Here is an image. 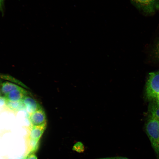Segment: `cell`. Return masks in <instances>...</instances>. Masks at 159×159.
Here are the masks:
<instances>
[{"mask_svg": "<svg viewBox=\"0 0 159 159\" xmlns=\"http://www.w3.org/2000/svg\"><path fill=\"white\" fill-rule=\"evenodd\" d=\"M1 94V92L0 90V96Z\"/></svg>", "mask_w": 159, "mask_h": 159, "instance_id": "obj_21", "label": "cell"}, {"mask_svg": "<svg viewBox=\"0 0 159 159\" xmlns=\"http://www.w3.org/2000/svg\"><path fill=\"white\" fill-rule=\"evenodd\" d=\"M46 126V123L38 125L30 124L26 128L27 134L25 139L39 141L45 130Z\"/></svg>", "mask_w": 159, "mask_h": 159, "instance_id": "obj_4", "label": "cell"}, {"mask_svg": "<svg viewBox=\"0 0 159 159\" xmlns=\"http://www.w3.org/2000/svg\"><path fill=\"white\" fill-rule=\"evenodd\" d=\"M130 1L138 9L146 15H152L159 9V0Z\"/></svg>", "mask_w": 159, "mask_h": 159, "instance_id": "obj_3", "label": "cell"}, {"mask_svg": "<svg viewBox=\"0 0 159 159\" xmlns=\"http://www.w3.org/2000/svg\"><path fill=\"white\" fill-rule=\"evenodd\" d=\"M154 100H156V102L159 105V95L157 96Z\"/></svg>", "mask_w": 159, "mask_h": 159, "instance_id": "obj_17", "label": "cell"}, {"mask_svg": "<svg viewBox=\"0 0 159 159\" xmlns=\"http://www.w3.org/2000/svg\"><path fill=\"white\" fill-rule=\"evenodd\" d=\"M145 130L153 148L159 155V120L149 117L145 124Z\"/></svg>", "mask_w": 159, "mask_h": 159, "instance_id": "obj_1", "label": "cell"}, {"mask_svg": "<svg viewBox=\"0 0 159 159\" xmlns=\"http://www.w3.org/2000/svg\"><path fill=\"white\" fill-rule=\"evenodd\" d=\"M6 99L4 97L0 96V109L6 107Z\"/></svg>", "mask_w": 159, "mask_h": 159, "instance_id": "obj_14", "label": "cell"}, {"mask_svg": "<svg viewBox=\"0 0 159 159\" xmlns=\"http://www.w3.org/2000/svg\"><path fill=\"white\" fill-rule=\"evenodd\" d=\"M100 159H113V158H102Z\"/></svg>", "mask_w": 159, "mask_h": 159, "instance_id": "obj_19", "label": "cell"}, {"mask_svg": "<svg viewBox=\"0 0 159 159\" xmlns=\"http://www.w3.org/2000/svg\"><path fill=\"white\" fill-rule=\"evenodd\" d=\"M27 156H25L22 159H26V157Z\"/></svg>", "mask_w": 159, "mask_h": 159, "instance_id": "obj_20", "label": "cell"}, {"mask_svg": "<svg viewBox=\"0 0 159 159\" xmlns=\"http://www.w3.org/2000/svg\"><path fill=\"white\" fill-rule=\"evenodd\" d=\"M0 83H1V81L0 80Z\"/></svg>", "mask_w": 159, "mask_h": 159, "instance_id": "obj_22", "label": "cell"}, {"mask_svg": "<svg viewBox=\"0 0 159 159\" xmlns=\"http://www.w3.org/2000/svg\"><path fill=\"white\" fill-rule=\"evenodd\" d=\"M151 102L149 105L148 112L149 117L159 120V105L154 101Z\"/></svg>", "mask_w": 159, "mask_h": 159, "instance_id": "obj_10", "label": "cell"}, {"mask_svg": "<svg viewBox=\"0 0 159 159\" xmlns=\"http://www.w3.org/2000/svg\"><path fill=\"white\" fill-rule=\"evenodd\" d=\"M0 77L2 79L7 80L9 81L16 83L17 84H18L26 88L27 87L26 86H25L21 82L16 80V79H15L13 77L9 75L6 74H0Z\"/></svg>", "mask_w": 159, "mask_h": 159, "instance_id": "obj_12", "label": "cell"}, {"mask_svg": "<svg viewBox=\"0 0 159 159\" xmlns=\"http://www.w3.org/2000/svg\"><path fill=\"white\" fill-rule=\"evenodd\" d=\"M3 0H0V10L2 9L3 4Z\"/></svg>", "mask_w": 159, "mask_h": 159, "instance_id": "obj_16", "label": "cell"}, {"mask_svg": "<svg viewBox=\"0 0 159 159\" xmlns=\"http://www.w3.org/2000/svg\"><path fill=\"white\" fill-rule=\"evenodd\" d=\"M72 149L77 152L80 153L84 152L85 148L84 145L82 143L78 142L74 145Z\"/></svg>", "mask_w": 159, "mask_h": 159, "instance_id": "obj_13", "label": "cell"}, {"mask_svg": "<svg viewBox=\"0 0 159 159\" xmlns=\"http://www.w3.org/2000/svg\"><path fill=\"white\" fill-rule=\"evenodd\" d=\"M28 94L27 92L22 88L20 89L14 90L5 95L4 97L8 100L13 101H22Z\"/></svg>", "mask_w": 159, "mask_h": 159, "instance_id": "obj_7", "label": "cell"}, {"mask_svg": "<svg viewBox=\"0 0 159 159\" xmlns=\"http://www.w3.org/2000/svg\"><path fill=\"white\" fill-rule=\"evenodd\" d=\"M26 159H37L34 153H32L27 155Z\"/></svg>", "mask_w": 159, "mask_h": 159, "instance_id": "obj_15", "label": "cell"}, {"mask_svg": "<svg viewBox=\"0 0 159 159\" xmlns=\"http://www.w3.org/2000/svg\"><path fill=\"white\" fill-rule=\"evenodd\" d=\"M29 119L30 125H40L46 123L45 114L42 108L29 115Z\"/></svg>", "mask_w": 159, "mask_h": 159, "instance_id": "obj_5", "label": "cell"}, {"mask_svg": "<svg viewBox=\"0 0 159 159\" xmlns=\"http://www.w3.org/2000/svg\"><path fill=\"white\" fill-rule=\"evenodd\" d=\"M159 95V69L148 74L146 83L145 95L146 99L151 101Z\"/></svg>", "mask_w": 159, "mask_h": 159, "instance_id": "obj_2", "label": "cell"}, {"mask_svg": "<svg viewBox=\"0 0 159 159\" xmlns=\"http://www.w3.org/2000/svg\"><path fill=\"white\" fill-rule=\"evenodd\" d=\"M22 101L25 105V110L29 115L42 108L36 100L29 96H25Z\"/></svg>", "mask_w": 159, "mask_h": 159, "instance_id": "obj_6", "label": "cell"}, {"mask_svg": "<svg viewBox=\"0 0 159 159\" xmlns=\"http://www.w3.org/2000/svg\"><path fill=\"white\" fill-rule=\"evenodd\" d=\"M21 88L16 84L9 82H5L1 84V92L3 94L5 95L12 90Z\"/></svg>", "mask_w": 159, "mask_h": 159, "instance_id": "obj_11", "label": "cell"}, {"mask_svg": "<svg viewBox=\"0 0 159 159\" xmlns=\"http://www.w3.org/2000/svg\"><path fill=\"white\" fill-rule=\"evenodd\" d=\"M113 159H128L126 158L120 157H117V158H113Z\"/></svg>", "mask_w": 159, "mask_h": 159, "instance_id": "obj_18", "label": "cell"}, {"mask_svg": "<svg viewBox=\"0 0 159 159\" xmlns=\"http://www.w3.org/2000/svg\"><path fill=\"white\" fill-rule=\"evenodd\" d=\"M6 108L13 112L25 110V105L22 101H13L6 100Z\"/></svg>", "mask_w": 159, "mask_h": 159, "instance_id": "obj_9", "label": "cell"}, {"mask_svg": "<svg viewBox=\"0 0 159 159\" xmlns=\"http://www.w3.org/2000/svg\"><path fill=\"white\" fill-rule=\"evenodd\" d=\"M149 55L153 61L159 63V35L155 38L151 46Z\"/></svg>", "mask_w": 159, "mask_h": 159, "instance_id": "obj_8", "label": "cell"}]
</instances>
